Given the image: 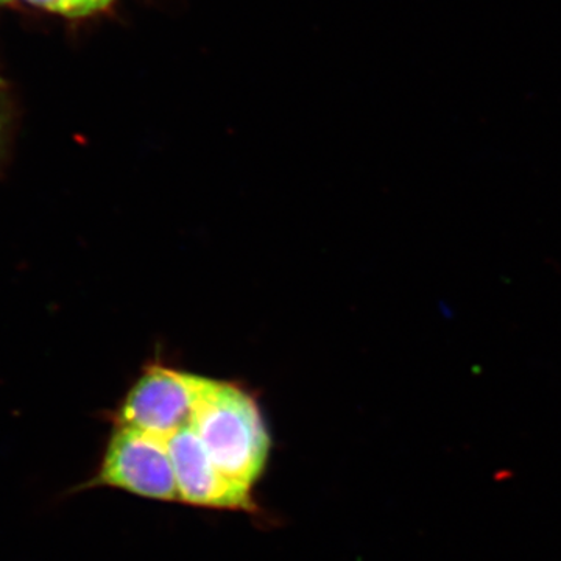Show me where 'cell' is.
<instances>
[{
    "mask_svg": "<svg viewBox=\"0 0 561 561\" xmlns=\"http://www.w3.org/2000/svg\"><path fill=\"white\" fill-rule=\"evenodd\" d=\"M175 471L180 501L216 511H254L251 489L227 478L213 463L192 427L165 440Z\"/></svg>",
    "mask_w": 561,
    "mask_h": 561,
    "instance_id": "4",
    "label": "cell"
},
{
    "mask_svg": "<svg viewBox=\"0 0 561 561\" xmlns=\"http://www.w3.org/2000/svg\"><path fill=\"white\" fill-rule=\"evenodd\" d=\"M0 92H2V80H0Z\"/></svg>",
    "mask_w": 561,
    "mask_h": 561,
    "instance_id": "8",
    "label": "cell"
},
{
    "mask_svg": "<svg viewBox=\"0 0 561 561\" xmlns=\"http://www.w3.org/2000/svg\"><path fill=\"white\" fill-rule=\"evenodd\" d=\"M114 0H87L88 9H90V13H95V11L105 10L106 7H110Z\"/></svg>",
    "mask_w": 561,
    "mask_h": 561,
    "instance_id": "7",
    "label": "cell"
},
{
    "mask_svg": "<svg viewBox=\"0 0 561 561\" xmlns=\"http://www.w3.org/2000/svg\"><path fill=\"white\" fill-rule=\"evenodd\" d=\"M9 2V0H0V3Z\"/></svg>",
    "mask_w": 561,
    "mask_h": 561,
    "instance_id": "9",
    "label": "cell"
},
{
    "mask_svg": "<svg viewBox=\"0 0 561 561\" xmlns=\"http://www.w3.org/2000/svg\"><path fill=\"white\" fill-rule=\"evenodd\" d=\"M91 485L128 491L146 500L180 501L165 440L131 427L119 426L114 432Z\"/></svg>",
    "mask_w": 561,
    "mask_h": 561,
    "instance_id": "3",
    "label": "cell"
},
{
    "mask_svg": "<svg viewBox=\"0 0 561 561\" xmlns=\"http://www.w3.org/2000/svg\"><path fill=\"white\" fill-rule=\"evenodd\" d=\"M216 383L205 376L154 365L128 391L117 413L119 426L168 440L176 432L191 427Z\"/></svg>",
    "mask_w": 561,
    "mask_h": 561,
    "instance_id": "2",
    "label": "cell"
},
{
    "mask_svg": "<svg viewBox=\"0 0 561 561\" xmlns=\"http://www.w3.org/2000/svg\"><path fill=\"white\" fill-rule=\"evenodd\" d=\"M39 9L54 11V13L68 14V16H87L90 13L87 0H25Z\"/></svg>",
    "mask_w": 561,
    "mask_h": 561,
    "instance_id": "5",
    "label": "cell"
},
{
    "mask_svg": "<svg viewBox=\"0 0 561 561\" xmlns=\"http://www.w3.org/2000/svg\"><path fill=\"white\" fill-rule=\"evenodd\" d=\"M213 463L253 490L264 474L272 440L257 402L247 391L217 381L191 424Z\"/></svg>",
    "mask_w": 561,
    "mask_h": 561,
    "instance_id": "1",
    "label": "cell"
},
{
    "mask_svg": "<svg viewBox=\"0 0 561 561\" xmlns=\"http://www.w3.org/2000/svg\"><path fill=\"white\" fill-rule=\"evenodd\" d=\"M7 124H9V114H7L2 92H0V147H2L3 138H5Z\"/></svg>",
    "mask_w": 561,
    "mask_h": 561,
    "instance_id": "6",
    "label": "cell"
}]
</instances>
